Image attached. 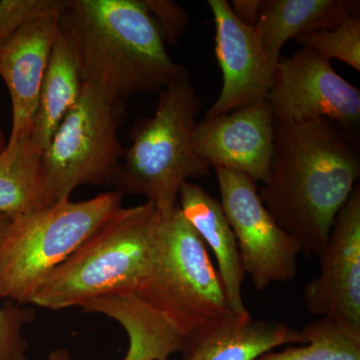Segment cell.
Returning a JSON list of instances; mask_svg holds the SVG:
<instances>
[{
    "mask_svg": "<svg viewBox=\"0 0 360 360\" xmlns=\"http://www.w3.org/2000/svg\"><path fill=\"white\" fill-rule=\"evenodd\" d=\"M357 135L328 120L276 122L262 202L309 257H321L331 227L360 176Z\"/></svg>",
    "mask_w": 360,
    "mask_h": 360,
    "instance_id": "6da1fadb",
    "label": "cell"
},
{
    "mask_svg": "<svg viewBox=\"0 0 360 360\" xmlns=\"http://www.w3.org/2000/svg\"><path fill=\"white\" fill-rule=\"evenodd\" d=\"M59 25L77 46L84 84L120 103L191 79L142 0H65Z\"/></svg>",
    "mask_w": 360,
    "mask_h": 360,
    "instance_id": "7a4b0ae2",
    "label": "cell"
},
{
    "mask_svg": "<svg viewBox=\"0 0 360 360\" xmlns=\"http://www.w3.org/2000/svg\"><path fill=\"white\" fill-rule=\"evenodd\" d=\"M158 219L148 201L122 207L52 272L30 303L61 310L134 295L153 269Z\"/></svg>",
    "mask_w": 360,
    "mask_h": 360,
    "instance_id": "3957f363",
    "label": "cell"
},
{
    "mask_svg": "<svg viewBox=\"0 0 360 360\" xmlns=\"http://www.w3.org/2000/svg\"><path fill=\"white\" fill-rule=\"evenodd\" d=\"M200 110L191 79L160 91L155 113L131 131V146L124 148L111 180L116 191L144 196L163 214L176 208L182 184L206 176L212 169L194 148Z\"/></svg>",
    "mask_w": 360,
    "mask_h": 360,
    "instance_id": "277c9868",
    "label": "cell"
},
{
    "mask_svg": "<svg viewBox=\"0 0 360 360\" xmlns=\"http://www.w3.org/2000/svg\"><path fill=\"white\" fill-rule=\"evenodd\" d=\"M132 296L158 315L184 348L201 329L233 314L207 246L179 206L158 212L153 269Z\"/></svg>",
    "mask_w": 360,
    "mask_h": 360,
    "instance_id": "5b68a950",
    "label": "cell"
},
{
    "mask_svg": "<svg viewBox=\"0 0 360 360\" xmlns=\"http://www.w3.org/2000/svg\"><path fill=\"white\" fill-rule=\"evenodd\" d=\"M123 196L115 191L61 200L11 219L0 243V298L32 302L52 272L122 210Z\"/></svg>",
    "mask_w": 360,
    "mask_h": 360,
    "instance_id": "8992f818",
    "label": "cell"
},
{
    "mask_svg": "<svg viewBox=\"0 0 360 360\" xmlns=\"http://www.w3.org/2000/svg\"><path fill=\"white\" fill-rule=\"evenodd\" d=\"M124 118L125 103L84 84L77 104L42 153V168L54 202L70 200L78 186H101L112 180L124 153L118 139Z\"/></svg>",
    "mask_w": 360,
    "mask_h": 360,
    "instance_id": "52a82bcc",
    "label": "cell"
},
{
    "mask_svg": "<svg viewBox=\"0 0 360 360\" xmlns=\"http://www.w3.org/2000/svg\"><path fill=\"white\" fill-rule=\"evenodd\" d=\"M214 172L220 205L238 241L245 276L259 291L292 281L302 250L265 207L257 182L233 170Z\"/></svg>",
    "mask_w": 360,
    "mask_h": 360,
    "instance_id": "ba28073f",
    "label": "cell"
},
{
    "mask_svg": "<svg viewBox=\"0 0 360 360\" xmlns=\"http://www.w3.org/2000/svg\"><path fill=\"white\" fill-rule=\"evenodd\" d=\"M266 101L276 122L328 120L359 134L360 90L307 47L279 58Z\"/></svg>",
    "mask_w": 360,
    "mask_h": 360,
    "instance_id": "9c48e42d",
    "label": "cell"
},
{
    "mask_svg": "<svg viewBox=\"0 0 360 360\" xmlns=\"http://www.w3.org/2000/svg\"><path fill=\"white\" fill-rule=\"evenodd\" d=\"M321 274L305 284L310 314L335 319L360 336V186L356 184L331 227L321 257Z\"/></svg>",
    "mask_w": 360,
    "mask_h": 360,
    "instance_id": "30bf717a",
    "label": "cell"
},
{
    "mask_svg": "<svg viewBox=\"0 0 360 360\" xmlns=\"http://www.w3.org/2000/svg\"><path fill=\"white\" fill-rule=\"evenodd\" d=\"M215 26V56L221 68L222 89L205 118L266 101L279 59L262 46L255 27L240 22L225 0H208Z\"/></svg>",
    "mask_w": 360,
    "mask_h": 360,
    "instance_id": "8fae6325",
    "label": "cell"
},
{
    "mask_svg": "<svg viewBox=\"0 0 360 360\" xmlns=\"http://www.w3.org/2000/svg\"><path fill=\"white\" fill-rule=\"evenodd\" d=\"M274 115L267 101L203 118L194 130L196 153L214 168L267 184L274 151Z\"/></svg>",
    "mask_w": 360,
    "mask_h": 360,
    "instance_id": "7c38bea8",
    "label": "cell"
},
{
    "mask_svg": "<svg viewBox=\"0 0 360 360\" xmlns=\"http://www.w3.org/2000/svg\"><path fill=\"white\" fill-rule=\"evenodd\" d=\"M58 30L59 13L44 14L0 44V77L13 105L11 141L32 136L40 87Z\"/></svg>",
    "mask_w": 360,
    "mask_h": 360,
    "instance_id": "4fadbf2b",
    "label": "cell"
},
{
    "mask_svg": "<svg viewBox=\"0 0 360 360\" xmlns=\"http://www.w3.org/2000/svg\"><path fill=\"white\" fill-rule=\"evenodd\" d=\"M302 330L277 321L229 314L201 329L187 341L182 360H257L274 348L304 345Z\"/></svg>",
    "mask_w": 360,
    "mask_h": 360,
    "instance_id": "5bb4252c",
    "label": "cell"
},
{
    "mask_svg": "<svg viewBox=\"0 0 360 360\" xmlns=\"http://www.w3.org/2000/svg\"><path fill=\"white\" fill-rule=\"evenodd\" d=\"M179 207L206 246L212 250L231 311L238 315L248 314L241 290L245 274L238 241L220 201L198 184L186 181L180 187Z\"/></svg>",
    "mask_w": 360,
    "mask_h": 360,
    "instance_id": "9a60e30c",
    "label": "cell"
},
{
    "mask_svg": "<svg viewBox=\"0 0 360 360\" xmlns=\"http://www.w3.org/2000/svg\"><path fill=\"white\" fill-rule=\"evenodd\" d=\"M359 0H264L255 30L271 58H281L283 45L304 33L328 30L359 15Z\"/></svg>",
    "mask_w": 360,
    "mask_h": 360,
    "instance_id": "2e32d148",
    "label": "cell"
},
{
    "mask_svg": "<svg viewBox=\"0 0 360 360\" xmlns=\"http://www.w3.org/2000/svg\"><path fill=\"white\" fill-rule=\"evenodd\" d=\"M84 80L79 56L70 34L59 30L40 87L39 105L32 139L42 150L49 146L54 132L82 94Z\"/></svg>",
    "mask_w": 360,
    "mask_h": 360,
    "instance_id": "e0dca14e",
    "label": "cell"
},
{
    "mask_svg": "<svg viewBox=\"0 0 360 360\" xmlns=\"http://www.w3.org/2000/svg\"><path fill=\"white\" fill-rule=\"evenodd\" d=\"M42 153L32 136L7 142L0 153V213L20 219L56 203L45 179Z\"/></svg>",
    "mask_w": 360,
    "mask_h": 360,
    "instance_id": "ac0fdd59",
    "label": "cell"
},
{
    "mask_svg": "<svg viewBox=\"0 0 360 360\" xmlns=\"http://www.w3.org/2000/svg\"><path fill=\"white\" fill-rule=\"evenodd\" d=\"M302 331L307 341L302 347L269 352L257 360H360V336L330 317H319Z\"/></svg>",
    "mask_w": 360,
    "mask_h": 360,
    "instance_id": "d6986e66",
    "label": "cell"
},
{
    "mask_svg": "<svg viewBox=\"0 0 360 360\" xmlns=\"http://www.w3.org/2000/svg\"><path fill=\"white\" fill-rule=\"evenodd\" d=\"M295 39L329 60L338 59L360 71L359 15L349 16L335 27L304 33Z\"/></svg>",
    "mask_w": 360,
    "mask_h": 360,
    "instance_id": "ffe728a7",
    "label": "cell"
},
{
    "mask_svg": "<svg viewBox=\"0 0 360 360\" xmlns=\"http://www.w3.org/2000/svg\"><path fill=\"white\" fill-rule=\"evenodd\" d=\"M11 219L0 213V243L6 236ZM32 312L21 309L20 304L7 302L0 305V360H28L27 343L23 338V326L32 319Z\"/></svg>",
    "mask_w": 360,
    "mask_h": 360,
    "instance_id": "44dd1931",
    "label": "cell"
},
{
    "mask_svg": "<svg viewBox=\"0 0 360 360\" xmlns=\"http://www.w3.org/2000/svg\"><path fill=\"white\" fill-rule=\"evenodd\" d=\"M65 0H2L0 1V44L32 18L60 13Z\"/></svg>",
    "mask_w": 360,
    "mask_h": 360,
    "instance_id": "7402d4cb",
    "label": "cell"
},
{
    "mask_svg": "<svg viewBox=\"0 0 360 360\" xmlns=\"http://www.w3.org/2000/svg\"><path fill=\"white\" fill-rule=\"evenodd\" d=\"M165 41L176 44L188 25V15L179 4L170 0H142Z\"/></svg>",
    "mask_w": 360,
    "mask_h": 360,
    "instance_id": "603a6c76",
    "label": "cell"
},
{
    "mask_svg": "<svg viewBox=\"0 0 360 360\" xmlns=\"http://www.w3.org/2000/svg\"><path fill=\"white\" fill-rule=\"evenodd\" d=\"M231 8L236 18L248 27H255L264 7V0H232Z\"/></svg>",
    "mask_w": 360,
    "mask_h": 360,
    "instance_id": "cb8c5ba5",
    "label": "cell"
},
{
    "mask_svg": "<svg viewBox=\"0 0 360 360\" xmlns=\"http://www.w3.org/2000/svg\"><path fill=\"white\" fill-rule=\"evenodd\" d=\"M58 360V359H56ZM124 360H146V356L142 354L141 350L139 347H135L134 345H130L129 352H127V356Z\"/></svg>",
    "mask_w": 360,
    "mask_h": 360,
    "instance_id": "d4e9b609",
    "label": "cell"
},
{
    "mask_svg": "<svg viewBox=\"0 0 360 360\" xmlns=\"http://www.w3.org/2000/svg\"><path fill=\"white\" fill-rule=\"evenodd\" d=\"M4 143V137H2L1 131H0V146Z\"/></svg>",
    "mask_w": 360,
    "mask_h": 360,
    "instance_id": "484cf974",
    "label": "cell"
}]
</instances>
